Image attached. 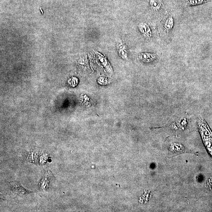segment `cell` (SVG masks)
<instances>
[{
    "instance_id": "obj_1",
    "label": "cell",
    "mask_w": 212,
    "mask_h": 212,
    "mask_svg": "<svg viewBox=\"0 0 212 212\" xmlns=\"http://www.w3.org/2000/svg\"><path fill=\"white\" fill-rule=\"evenodd\" d=\"M140 32L144 37L148 38L151 37L152 36L151 29L147 24L141 23L139 25Z\"/></svg>"
},
{
    "instance_id": "obj_6",
    "label": "cell",
    "mask_w": 212,
    "mask_h": 212,
    "mask_svg": "<svg viewBox=\"0 0 212 212\" xmlns=\"http://www.w3.org/2000/svg\"><path fill=\"white\" fill-rule=\"evenodd\" d=\"M174 25V20L172 17L168 18L165 21L164 24V28L167 31L171 30L173 27Z\"/></svg>"
},
{
    "instance_id": "obj_4",
    "label": "cell",
    "mask_w": 212,
    "mask_h": 212,
    "mask_svg": "<svg viewBox=\"0 0 212 212\" xmlns=\"http://www.w3.org/2000/svg\"><path fill=\"white\" fill-rule=\"evenodd\" d=\"M151 8L155 11L159 10L163 6V3L162 0H151Z\"/></svg>"
},
{
    "instance_id": "obj_7",
    "label": "cell",
    "mask_w": 212,
    "mask_h": 212,
    "mask_svg": "<svg viewBox=\"0 0 212 212\" xmlns=\"http://www.w3.org/2000/svg\"><path fill=\"white\" fill-rule=\"evenodd\" d=\"M208 0H189V4L190 5H200L207 2Z\"/></svg>"
},
{
    "instance_id": "obj_3",
    "label": "cell",
    "mask_w": 212,
    "mask_h": 212,
    "mask_svg": "<svg viewBox=\"0 0 212 212\" xmlns=\"http://www.w3.org/2000/svg\"><path fill=\"white\" fill-rule=\"evenodd\" d=\"M169 150L173 154L183 153L185 152V148L182 144L178 143H173L171 144Z\"/></svg>"
},
{
    "instance_id": "obj_5",
    "label": "cell",
    "mask_w": 212,
    "mask_h": 212,
    "mask_svg": "<svg viewBox=\"0 0 212 212\" xmlns=\"http://www.w3.org/2000/svg\"><path fill=\"white\" fill-rule=\"evenodd\" d=\"M117 48H118V50L119 51V53L121 55V56L123 58H126L127 57V52L125 46L122 44V43H118L117 45Z\"/></svg>"
},
{
    "instance_id": "obj_2",
    "label": "cell",
    "mask_w": 212,
    "mask_h": 212,
    "mask_svg": "<svg viewBox=\"0 0 212 212\" xmlns=\"http://www.w3.org/2000/svg\"><path fill=\"white\" fill-rule=\"evenodd\" d=\"M139 58L144 63H149L154 61L156 59V56L153 53H145L140 54Z\"/></svg>"
}]
</instances>
